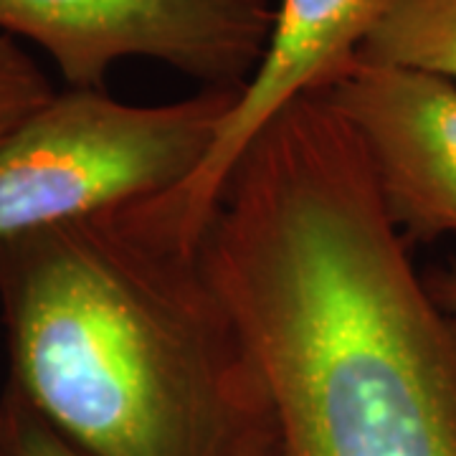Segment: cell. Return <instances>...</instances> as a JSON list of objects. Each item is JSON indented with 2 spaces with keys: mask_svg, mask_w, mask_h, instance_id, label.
<instances>
[{
  "mask_svg": "<svg viewBox=\"0 0 456 456\" xmlns=\"http://www.w3.org/2000/svg\"><path fill=\"white\" fill-rule=\"evenodd\" d=\"M355 61L456 84V0H398L360 44Z\"/></svg>",
  "mask_w": 456,
  "mask_h": 456,
  "instance_id": "52a82bcc",
  "label": "cell"
},
{
  "mask_svg": "<svg viewBox=\"0 0 456 456\" xmlns=\"http://www.w3.org/2000/svg\"><path fill=\"white\" fill-rule=\"evenodd\" d=\"M428 284H431L434 294L439 297L446 307L456 310V269H452V272H441V274H436Z\"/></svg>",
  "mask_w": 456,
  "mask_h": 456,
  "instance_id": "30bf717a",
  "label": "cell"
},
{
  "mask_svg": "<svg viewBox=\"0 0 456 456\" xmlns=\"http://www.w3.org/2000/svg\"><path fill=\"white\" fill-rule=\"evenodd\" d=\"M266 456H277V449H274V452H269V454Z\"/></svg>",
  "mask_w": 456,
  "mask_h": 456,
  "instance_id": "8fae6325",
  "label": "cell"
},
{
  "mask_svg": "<svg viewBox=\"0 0 456 456\" xmlns=\"http://www.w3.org/2000/svg\"><path fill=\"white\" fill-rule=\"evenodd\" d=\"M320 92L358 137L401 233H456V84L353 61Z\"/></svg>",
  "mask_w": 456,
  "mask_h": 456,
  "instance_id": "5b68a950",
  "label": "cell"
},
{
  "mask_svg": "<svg viewBox=\"0 0 456 456\" xmlns=\"http://www.w3.org/2000/svg\"><path fill=\"white\" fill-rule=\"evenodd\" d=\"M198 254L254 360L277 456H456V310L322 92L248 142Z\"/></svg>",
  "mask_w": 456,
  "mask_h": 456,
  "instance_id": "6da1fadb",
  "label": "cell"
},
{
  "mask_svg": "<svg viewBox=\"0 0 456 456\" xmlns=\"http://www.w3.org/2000/svg\"><path fill=\"white\" fill-rule=\"evenodd\" d=\"M274 16L272 0H0V36L41 46L66 89L104 92L127 59L160 61L200 89H244Z\"/></svg>",
  "mask_w": 456,
  "mask_h": 456,
  "instance_id": "277c9868",
  "label": "cell"
},
{
  "mask_svg": "<svg viewBox=\"0 0 456 456\" xmlns=\"http://www.w3.org/2000/svg\"><path fill=\"white\" fill-rule=\"evenodd\" d=\"M56 94L49 74L16 38L0 36V140Z\"/></svg>",
  "mask_w": 456,
  "mask_h": 456,
  "instance_id": "ba28073f",
  "label": "cell"
},
{
  "mask_svg": "<svg viewBox=\"0 0 456 456\" xmlns=\"http://www.w3.org/2000/svg\"><path fill=\"white\" fill-rule=\"evenodd\" d=\"M11 386L86 456H266L274 421L198 248L147 200L0 241Z\"/></svg>",
  "mask_w": 456,
  "mask_h": 456,
  "instance_id": "7a4b0ae2",
  "label": "cell"
},
{
  "mask_svg": "<svg viewBox=\"0 0 456 456\" xmlns=\"http://www.w3.org/2000/svg\"><path fill=\"white\" fill-rule=\"evenodd\" d=\"M0 456H86L8 383L0 393Z\"/></svg>",
  "mask_w": 456,
  "mask_h": 456,
  "instance_id": "9c48e42d",
  "label": "cell"
},
{
  "mask_svg": "<svg viewBox=\"0 0 456 456\" xmlns=\"http://www.w3.org/2000/svg\"><path fill=\"white\" fill-rule=\"evenodd\" d=\"M239 92L200 89L167 104L56 92L0 140V241L180 188Z\"/></svg>",
  "mask_w": 456,
  "mask_h": 456,
  "instance_id": "3957f363",
  "label": "cell"
},
{
  "mask_svg": "<svg viewBox=\"0 0 456 456\" xmlns=\"http://www.w3.org/2000/svg\"><path fill=\"white\" fill-rule=\"evenodd\" d=\"M395 3L279 0L266 53L221 122L206 160L180 188L155 198V208L183 244L198 246L228 175L264 125L289 102L320 92L353 64L360 44Z\"/></svg>",
  "mask_w": 456,
  "mask_h": 456,
  "instance_id": "8992f818",
  "label": "cell"
}]
</instances>
